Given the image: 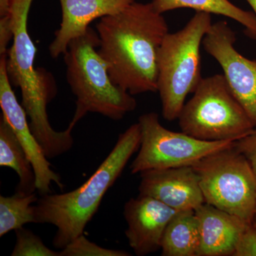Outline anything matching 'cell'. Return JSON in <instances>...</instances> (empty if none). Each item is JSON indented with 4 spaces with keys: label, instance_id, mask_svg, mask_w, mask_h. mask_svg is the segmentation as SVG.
<instances>
[{
    "label": "cell",
    "instance_id": "obj_18",
    "mask_svg": "<svg viewBox=\"0 0 256 256\" xmlns=\"http://www.w3.org/2000/svg\"><path fill=\"white\" fill-rule=\"evenodd\" d=\"M38 200L35 193L15 192L12 196H0V237L25 224L34 223V205L32 204Z\"/></svg>",
    "mask_w": 256,
    "mask_h": 256
},
{
    "label": "cell",
    "instance_id": "obj_4",
    "mask_svg": "<svg viewBox=\"0 0 256 256\" xmlns=\"http://www.w3.org/2000/svg\"><path fill=\"white\" fill-rule=\"evenodd\" d=\"M99 44L97 32L89 28L69 43L64 54L67 82L76 98L70 121L75 126L88 112L120 120L137 107L133 96L111 80L108 64L98 50Z\"/></svg>",
    "mask_w": 256,
    "mask_h": 256
},
{
    "label": "cell",
    "instance_id": "obj_11",
    "mask_svg": "<svg viewBox=\"0 0 256 256\" xmlns=\"http://www.w3.org/2000/svg\"><path fill=\"white\" fill-rule=\"evenodd\" d=\"M140 195L152 197L176 212L205 203L200 178L192 166L150 170L140 173Z\"/></svg>",
    "mask_w": 256,
    "mask_h": 256
},
{
    "label": "cell",
    "instance_id": "obj_22",
    "mask_svg": "<svg viewBox=\"0 0 256 256\" xmlns=\"http://www.w3.org/2000/svg\"><path fill=\"white\" fill-rule=\"evenodd\" d=\"M234 256H256V228L252 224L242 234Z\"/></svg>",
    "mask_w": 256,
    "mask_h": 256
},
{
    "label": "cell",
    "instance_id": "obj_25",
    "mask_svg": "<svg viewBox=\"0 0 256 256\" xmlns=\"http://www.w3.org/2000/svg\"><path fill=\"white\" fill-rule=\"evenodd\" d=\"M246 1L252 6V10H254V13L256 16V0H246Z\"/></svg>",
    "mask_w": 256,
    "mask_h": 256
},
{
    "label": "cell",
    "instance_id": "obj_2",
    "mask_svg": "<svg viewBox=\"0 0 256 256\" xmlns=\"http://www.w3.org/2000/svg\"><path fill=\"white\" fill-rule=\"evenodd\" d=\"M33 0H13L12 45L6 58V73L12 86L20 88L22 106L30 119V128L48 159L67 152L74 146L75 126L70 124L64 131L50 126L47 106L57 92L53 76L44 68L34 67L36 48L28 32V16Z\"/></svg>",
    "mask_w": 256,
    "mask_h": 256
},
{
    "label": "cell",
    "instance_id": "obj_9",
    "mask_svg": "<svg viewBox=\"0 0 256 256\" xmlns=\"http://www.w3.org/2000/svg\"><path fill=\"white\" fill-rule=\"evenodd\" d=\"M236 41L228 22L220 21L212 24L202 46L222 67L229 88L256 128V60L240 54Z\"/></svg>",
    "mask_w": 256,
    "mask_h": 256
},
{
    "label": "cell",
    "instance_id": "obj_21",
    "mask_svg": "<svg viewBox=\"0 0 256 256\" xmlns=\"http://www.w3.org/2000/svg\"><path fill=\"white\" fill-rule=\"evenodd\" d=\"M235 148L246 156L256 175V128L250 134L236 141Z\"/></svg>",
    "mask_w": 256,
    "mask_h": 256
},
{
    "label": "cell",
    "instance_id": "obj_6",
    "mask_svg": "<svg viewBox=\"0 0 256 256\" xmlns=\"http://www.w3.org/2000/svg\"><path fill=\"white\" fill-rule=\"evenodd\" d=\"M178 120L182 132L207 141H236L256 128L223 74L202 79Z\"/></svg>",
    "mask_w": 256,
    "mask_h": 256
},
{
    "label": "cell",
    "instance_id": "obj_8",
    "mask_svg": "<svg viewBox=\"0 0 256 256\" xmlns=\"http://www.w3.org/2000/svg\"><path fill=\"white\" fill-rule=\"evenodd\" d=\"M141 143L130 165L132 174L150 170L193 166L212 153L230 148L236 141H207L186 133L173 132L160 124L154 112L140 116Z\"/></svg>",
    "mask_w": 256,
    "mask_h": 256
},
{
    "label": "cell",
    "instance_id": "obj_16",
    "mask_svg": "<svg viewBox=\"0 0 256 256\" xmlns=\"http://www.w3.org/2000/svg\"><path fill=\"white\" fill-rule=\"evenodd\" d=\"M0 166L11 168L18 176L16 192L30 194L36 190L33 166L6 120L0 119Z\"/></svg>",
    "mask_w": 256,
    "mask_h": 256
},
{
    "label": "cell",
    "instance_id": "obj_24",
    "mask_svg": "<svg viewBox=\"0 0 256 256\" xmlns=\"http://www.w3.org/2000/svg\"><path fill=\"white\" fill-rule=\"evenodd\" d=\"M12 1L13 0H0V18L11 15Z\"/></svg>",
    "mask_w": 256,
    "mask_h": 256
},
{
    "label": "cell",
    "instance_id": "obj_23",
    "mask_svg": "<svg viewBox=\"0 0 256 256\" xmlns=\"http://www.w3.org/2000/svg\"><path fill=\"white\" fill-rule=\"evenodd\" d=\"M14 36L13 23L12 15L0 18V55L8 54V45Z\"/></svg>",
    "mask_w": 256,
    "mask_h": 256
},
{
    "label": "cell",
    "instance_id": "obj_15",
    "mask_svg": "<svg viewBox=\"0 0 256 256\" xmlns=\"http://www.w3.org/2000/svg\"><path fill=\"white\" fill-rule=\"evenodd\" d=\"M201 236L194 210L176 212L166 226L162 240V256H198Z\"/></svg>",
    "mask_w": 256,
    "mask_h": 256
},
{
    "label": "cell",
    "instance_id": "obj_7",
    "mask_svg": "<svg viewBox=\"0 0 256 256\" xmlns=\"http://www.w3.org/2000/svg\"><path fill=\"white\" fill-rule=\"evenodd\" d=\"M205 203L252 224L256 208V175L235 144L193 165Z\"/></svg>",
    "mask_w": 256,
    "mask_h": 256
},
{
    "label": "cell",
    "instance_id": "obj_20",
    "mask_svg": "<svg viewBox=\"0 0 256 256\" xmlns=\"http://www.w3.org/2000/svg\"><path fill=\"white\" fill-rule=\"evenodd\" d=\"M124 250L106 248L92 242L82 234L60 252V256H130Z\"/></svg>",
    "mask_w": 256,
    "mask_h": 256
},
{
    "label": "cell",
    "instance_id": "obj_14",
    "mask_svg": "<svg viewBox=\"0 0 256 256\" xmlns=\"http://www.w3.org/2000/svg\"><path fill=\"white\" fill-rule=\"evenodd\" d=\"M194 210L201 236L198 256H234L242 234L250 224L206 203Z\"/></svg>",
    "mask_w": 256,
    "mask_h": 256
},
{
    "label": "cell",
    "instance_id": "obj_13",
    "mask_svg": "<svg viewBox=\"0 0 256 256\" xmlns=\"http://www.w3.org/2000/svg\"><path fill=\"white\" fill-rule=\"evenodd\" d=\"M134 0H60L62 20L48 46L50 56L64 55L69 43L82 36L94 20L120 12Z\"/></svg>",
    "mask_w": 256,
    "mask_h": 256
},
{
    "label": "cell",
    "instance_id": "obj_12",
    "mask_svg": "<svg viewBox=\"0 0 256 256\" xmlns=\"http://www.w3.org/2000/svg\"><path fill=\"white\" fill-rule=\"evenodd\" d=\"M176 213L161 202L144 195L126 202L124 210L128 224L126 236L136 255H149L161 249L165 228Z\"/></svg>",
    "mask_w": 256,
    "mask_h": 256
},
{
    "label": "cell",
    "instance_id": "obj_17",
    "mask_svg": "<svg viewBox=\"0 0 256 256\" xmlns=\"http://www.w3.org/2000/svg\"><path fill=\"white\" fill-rule=\"evenodd\" d=\"M150 3L156 12L162 14L172 10L190 8L196 12L226 16L242 25L248 35L256 40L255 14L240 9L229 0H152Z\"/></svg>",
    "mask_w": 256,
    "mask_h": 256
},
{
    "label": "cell",
    "instance_id": "obj_1",
    "mask_svg": "<svg viewBox=\"0 0 256 256\" xmlns=\"http://www.w3.org/2000/svg\"><path fill=\"white\" fill-rule=\"evenodd\" d=\"M99 54L112 82L131 95L158 92V53L169 33L162 14L151 3L133 2L96 24Z\"/></svg>",
    "mask_w": 256,
    "mask_h": 256
},
{
    "label": "cell",
    "instance_id": "obj_26",
    "mask_svg": "<svg viewBox=\"0 0 256 256\" xmlns=\"http://www.w3.org/2000/svg\"><path fill=\"white\" fill-rule=\"evenodd\" d=\"M252 226H254V227L256 228V212L255 214H254V220H252Z\"/></svg>",
    "mask_w": 256,
    "mask_h": 256
},
{
    "label": "cell",
    "instance_id": "obj_10",
    "mask_svg": "<svg viewBox=\"0 0 256 256\" xmlns=\"http://www.w3.org/2000/svg\"><path fill=\"white\" fill-rule=\"evenodd\" d=\"M6 54L0 58V107L3 118L6 120L22 146L24 150L33 166L36 176L37 192L41 196L50 194L52 183L63 190L64 185L60 175L50 168L48 158L42 146L34 136L28 120V114L20 104L12 86L8 78L6 68Z\"/></svg>",
    "mask_w": 256,
    "mask_h": 256
},
{
    "label": "cell",
    "instance_id": "obj_5",
    "mask_svg": "<svg viewBox=\"0 0 256 256\" xmlns=\"http://www.w3.org/2000/svg\"><path fill=\"white\" fill-rule=\"evenodd\" d=\"M210 14L196 12L182 30L168 33L158 58V92L162 114L168 121L178 119L186 98L203 78L200 48L212 26Z\"/></svg>",
    "mask_w": 256,
    "mask_h": 256
},
{
    "label": "cell",
    "instance_id": "obj_3",
    "mask_svg": "<svg viewBox=\"0 0 256 256\" xmlns=\"http://www.w3.org/2000/svg\"><path fill=\"white\" fill-rule=\"evenodd\" d=\"M140 124L121 133L114 148L95 172L82 186L60 194L44 195L34 205V223L56 227L52 244L60 250L84 234L106 192L120 178L141 143Z\"/></svg>",
    "mask_w": 256,
    "mask_h": 256
},
{
    "label": "cell",
    "instance_id": "obj_19",
    "mask_svg": "<svg viewBox=\"0 0 256 256\" xmlns=\"http://www.w3.org/2000/svg\"><path fill=\"white\" fill-rule=\"evenodd\" d=\"M16 240L12 256H60L44 244L41 238L24 227L15 230Z\"/></svg>",
    "mask_w": 256,
    "mask_h": 256
}]
</instances>
